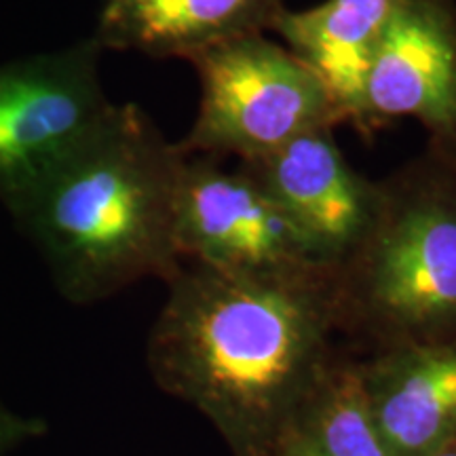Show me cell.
I'll list each match as a JSON object with an SVG mask.
<instances>
[{
  "label": "cell",
  "mask_w": 456,
  "mask_h": 456,
  "mask_svg": "<svg viewBox=\"0 0 456 456\" xmlns=\"http://www.w3.org/2000/svg\"><path fill=\"white\" fill-rule=\"evenodd\" d=\"M148 338L165 393L197 408L235 456H279L330 370L334 266L248 275L182 260Z\"/></svg>",
  "instance_id": "cell-1"
},
{
  "label": "cell",
  "mask_w": 456,
  "mask_h": 456,
  "mask_svg": "<svg viewBox=\"0 0 456 456\" xmlns=\"http://www.w3.org/2000/svg\"><path fill=\"white\" fill-rule=\"evenodd\" d=\"M184 161L144 108L112 104L9 214L72 305L142 279L167 283L182 265L175 205Z\"/></svg>",
  "instance_id": "cell-2"
},
{
  "label": "cell",
  "mask_w": 456,
  "mask_h": 456,
  "mask_svg": "<svg viewBox=\"0 0 456 456\" xmlns=\"http://www.w3.org/2000/svg\"><path fill=\"white\" fill-rule=\"evenodd\" d=\"M338 317L385 349L456 342V151H425L379 180V208L334 269Z\"/></svg>",
  "instance_id": "cell-3"
},
{
  "label": "cell",
  "mask_w": 456,
  "mask_h": 456,
  "mask_svg": "<svg viewBox=\"0 0 456 456\" xmlns=\"http://www.w3.org/2000/svg\"><path fill=\"white\" fill-rule=\"evenodd\" d=\"M186 61L197 70L201 100L178 142L184 155L248 161L306 131L342 123L317 74L266 34L232 38Z\"/></svg>",
  "instance_id": "cell-4"
},
{
  "label": "cell",
  "mask_w": 456,
  "mask_h": 456,
  "mask_svg": "<svg viewBox=\"0 0 456 456\" xmlns=\"http://www.w3.org/2000/svg\"><path fill=\"white\" fill-rule=\"evenodd\" d=\"M94 37L0 64V205H20L53 165L106 117Z\"/></svg>",
  "instance_id": "cell-5"
},
{
  "label": "cell",
  "mask_w": 456,
  "mask_h": 456,
  "mask_svg": "<svg viewBox=\"0 0 456 456\" xmlns=\"http://www.w3.org/2000/svg\"><path fill=\"white\" fill-rule=\"evenodd\" d=\"M182 260L248 275L322 269L305 235L275 199L243 169L216 157L186 155L175 205Z\"/></svg>",
  "instance_id": "cell-6"
},
{
  "label": "cell",
  "mask_w": 456,
  "mask_h": 456,
  "mask_svg": "<svg viewBox=\"0 0 456 456\" xmlns=\"http://www.w3.org/2000/svg\"><path fill=\"white\" fill-rule=\"evenodd\" d=\"M414 118L429 142L456 151V0H397L385 28L357 129Z\"/></svg>",
  "instance_id": "cell-7"
},
{
  "label": "cell",
  "mask_w": 456,
  "mask_h": 456,
  "mask_svg": "<svg viewBox=\"0 0 456 456\" xmlns=\"http://www.w3.org/2000/svg\"><path fill=\"white\" fill-rule=\"evenodd\" d=\"M332 129L306 131L269 155L239 161V169L275 199L317 258L336 269L372 224L379 182L353 169Z\"/></svg>",
  "instance_id": "cell-8"
},
{
  "label": "cell",
  "mask_w": 456,
  "mask_h": 456,
  "mask_svg": "<svg viewBox=\"0 0 456 456\" xmlns=\"http://www.w3.org/2000/svg\"><path fill=\"white\" fill-rule=\"evenodd\" d=\"M359 370L393 456H429L456 442V342L389 346Z\"/></svg>",
  "instance_id": "cell-9"
},
{
  "label": "cell",
  "mask_w": 456,
  "mask_h": 456,
  "mask_svg": "<svg viewBox=\"0 0 456 456\" xmlns=\"http://www.w3.org/2000/svg\"><path fill=\"white\" fill-rule=\"evenodd\" d=\"M283 0H104L91 37L102 51L191 60L249 34H266Z\"/></svg>",
  "instance_id": "cell-10"
},
{
  "label": "cell",
  "mask_w": 456,
  "mask_h": 456,
  "mask_svg": "<svg viewBox=\"0 0 456 456\" xmlns=\"http://www.w3.org/2000/svg\"><path fill=\"white\" fill-rule=\"evenodd\" d=\"M397 0H323L305 11L283 7L271 30L326 85L340 121L357 127L374 53Z\"/></svg>",
  "instance_id": "cell-11"
},
{
  "label": "cell",
  "mask_w": 456,
  "mask_h": 456,
  "mask_svg": "<svg viewBox=\"0 0 456 456\" xmlns=\"http://www.w3.org/2000/svg\"><path fill=\"white\" fill-rule=\"evenodd\" d=\"M279 456H393L370 414L359 366H330Z\"/></svg>",
  "instance_id": "cell-12"
},
{
  "label": "cell",
  "mask_w": 456,
  "mask_h": 456,
  "mask_svg": "<svg viewBox=\"0 0 456 456\" xmlns=\"http://www.w3.org/2000/svg\"><path fill=\"white\" fill-rule=\"evenodd\" d=\"M47 429V420L17 412L0 397V456H11L26 444L41 440Z\"/></svg>",
  "instance_id": "cell-13"
},
{
  "label": "cell",
  "mask_w": 456,
  "mask_h": 456,
  "mask_svg": "<svg viewBox=\"0 0 456 456\" xmlns=\"http://www.w3.org/2000/svg\"><path fill=\"white\" fill-rule=\"evenodd\" d=\"M429 456H456V442L448 444V446H444L440 450H436V452H431Z\"/></svg>",
  "instance_id": "cell-14"
}]
</instances>
